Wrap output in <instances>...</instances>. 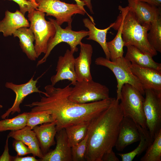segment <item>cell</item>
Wrapping results in <instances>:
<instances>
[{
	"label": "cell",
	"mask_w": 161,
	"mask_h": 161,
	"mask_svg": "<svg viewBox=\"0 0 161 161\" xmlns=\"http://www.w3.org/2000/svg\"><path fill=\"white\" fill-rule=\"evenodd\" d=\"M148 32V43L157 52H161V17L151 23Z\"/></svg>",
	"instance_id": "cell-29"
},
{
	"label": "cell",
	"mask_w": 161,
	"mask_h": 161,
	"mask_svg": "<svg viewBox=\"0 0 161 161\" xmlns=\"http://www.w3.org/2000/svg\"><path fill=\"white\" fill-rule=\"evenodd\" d=\"M83 21L84 26L89 30V36L86 39L93 40L98 43L102 48L106 58L110 60V54L107 46L106 36L108 31L112 27L114 23H112L105 29H100L96 27L95 23L88 18H84Z\"/></svg>",
	"instance_id": "cell-24"
},
{
	"label": "cell",
	"mask_w": 161,
	"mask_h": 161,
	"mask_svg": "<svg viewBox=\"0 0 161 161\" xmlns=\"http://www.w3.org/2000/svg\"><path fill=\"white\" fill-rule=\"evenodd\" d=\"M144 99L142 94L131 85L125 83L123 86L120 104L124 116L130 118L136 124L147 129L143 110Z\"/></svg>",
	"instance_id": "cell-5"
},
{
	"label": "cell",
	"mask_w": 161,
	"mask_h": 161,
	"mask_svg": "<svg viewBox=\"0 0 161 161\" xmlns=\"http://www.w3.org/2000/svg\"><path fill=\"white\" fill-rule=\"evenodd\" d=\"M9 138V137H7L4 151L1 155L0 156V161H12V156L10 155L9 152L8 145Z\"/></svg>",
	"instance_id": "cell-34"
},
{
	"label": "cell",
	"mask_w": 161,
	"mask_h": 161,
	"mask_svg": "<svg viewBox=\"0 0 161 161\" xmlns=\"http://www.w3.org/2000/svg\"><path fill=\"white\" fill-rule=\"evenodd\" d=\"M56 145L53 150L49 151L41 161H72L71 147L69 144L65 129L57 131Z\"/></svg>",
	"instance_id": "cell-15"
},
{
	"label": "cell",
	"mask_w": 161,
	"mask_h": 161,
	"mask_svg": "<svg viewBox=\"0 0 161 161\" xmlns=\"http://www.w3.org/2000/svg\"><path fill=\"white\" fill-rule=\"evenodd\" d=\"M45 15L44 13L34 9L27 16L30 22L29 27L34 35L35 49L38 58L42 53H46L48 42L55 33L54 25L45 19Z\"/></svg>",
	"instance_id": "cell-6"
},
{
	"label": "cell",
	"mask_w": 161,
	"mask_h": 161,
	"mask_svg": "<svg viewBox=\"0 0 161 161\" xmlns=\"http://www.w3.org/2000/svg\"><path fill=\"white\" fill-rule=\"evenodd\" d=\"M113 150L105 153L103 155L101 161H119Z\"/></svg>",
	"instance_id": "cell-35"
},
{
	"label": "cell",
	"mask_w": 161,
	"mask_h": 161,
	"mask_svg": "<svg viewBox=\"0 0 161 161\" xmlns=\"http://www.w3.org/2000/svg\"><path fill=\"white\" fill-rule=\"evenodd\" d=\"M54 121L55 120L52 114L48 111L27 112V126L32 129L36 126Z\"/></svg>",
	"instance_id": "cell-30"
},
{
	"label": "cell",
	"mask_w": 161,
	"mask_h": 161,
	"mask_svg": "<svg viewBox=\"0 0 161 161\" xmlns=\"http://www.w3.org/2000/svg\"><path fill=\"white\" fill-rule=\"evenodd\" d=\"M137 125L140 135V143L136 148L130 152L117 154L121 157L122 161H132L136 156H138L146 150L153 141L147 129Z\"/></svg>",
	"instance_id": "cell-25"
},
{
	"label": "cell",
	"mask_w": 161,
	"mask_h": 161,
	"mask_svg": "<svg viewBox=\"0 0 161 161\" xmlns=\"http://www.w3.org/2000/svg\"><path fill=\"white\" fill-rule=\"evenodd\" d=\"M27 112H24L10 119L0 120V132L17 131L27 126Z\"/></svg>",
	"instance_id": "cell-27"
},
{
	"label": "cell",
	"mask_w": 161,
	"mask_h": 161,
	"mask_svg": "<svg viewBox=\"0 0 161 161\" xmlns=\"http://www.w3.org/2000/svg\"><path fill=\"white\" fill-rule=\"evenodd\" d=\"M13 147L17 154V156H22L31 154L28 147L21 141L15 140L13 143Z\"/></svg>",
	"instance_id": "cell-32"
},
{
	"label": "cell",
	"mask_w": 161,
	"mask_h": 161,
	"mask_svg": "<svg viewBox=\"0 0 161 161\" xmlns=\"http://www.w3.org/2000/svg\"><path fill=\"white\" fill-rule=\"evenodd\" d=\"M95 64L106 67L113 72L117 80L116 99L120 100L122 87L125 83L129 84L138 89L143 95L145 91L142 84L133 73L130 68L131 62L125 59L123 56L114 61H112L102 57L96 59Z\"/></svg>",
	"instance_id": "cell-4"
},
{
	"label": "cell",
	"mask_w": 161,
	"mask_h": 161,
	"mask_svg": "<svg viewBox=\"0 0 161 161\" xmlns=\"http://www.w3.org/2000/svg\"><path fill=\"white\" fill-rule=\"evenodd\" d=\"M12 161H38L39 160L37 159L34 156L23 157L17 156L13 157Z\"/></svg>",
	"instance_id": "cell-36"
},
{
	"label": "cell",
	"mask_w": 161,
	"mask_h": 161,
	"mask_svg": "<svg viewBox=\"0 0 161 161\" xmlns=\"http://www.w3.org/2000/svg\"><path fill=\"white\" fill-rule=\"evenodd\" d=\"M88 135L87 134L81 141L71 147L72 161L86 160Z\"/></svg>",
	"instance_id": "cell-31"
},
{
	"label": "cell",
	"mask_w": 161,
	"mask_h": 161,
	"mask_svg": "<svg viewBox=\"0 0 161 161\" xmlns=\"http://www.w3.org/2000/svg\"><path fill=\"white\" fill-rule=\"evenodd\" d=\"M32 129L35 133L41 150L44 155L55 145V137L57 132L55 121L44 123L35 126Z\"/></svg>",
	"instance_id": "cell-18"
},
{
	"label": "cell",
	"mask_w": 161,
	"mask_h": 161,
	"mask_svg": "<svg viewBox=\"0 0 161 161\" xmlns=\"http://www.w3.org/2000/svg\"><path fill=\"white\" fill-rule=\"evenodd\" d=\"M72 87L69 99L79 104L104 100L109 97V89L106 86L94 81H77Z\"/></svg>",
	"instance_id": "cell-8"
},
{
	"label": "cell",
	"mask_w": 161,
	"mask_h": 161,
	"mask_svg": "<svg viewBox=\"0 0 161 161\" xmlns=\"http://www.w3.org/2000/svg\"><path fill=\"white\" fill-rule=\"evenodd\" d=\"M13 1L17 3L20 8V11L24 15L27 12H31L35 9V7L29 0H4Z\"/></svg>",
	"instance_id": "cell-33"
},
{
	"label": "cell",
	"mask_w": 161,
	"mask_h": 161,
	"mask_svg": "<svg viewBox=\"0 0 161 161\" xmlns=\"http://www.w3.org/2000/svg\"><path fill=\"white\" fill-rule=\"evenodd\" d=\"M123 21L122 37L124 46H135L143 53L152 57L157 52L151 46L147 39L151 24L142 25L137 21L134 14L128 6H118Z\"/></svg>",
	"instance_id": "cell-3"
},
{
	"label": "cell",
	"mask_w": 161,
	"mask_h": 161,
	"mask_svg": "<svg viewBox=\"0 0 161 161\" xmlns=\"http://www.w3.org/2000/svg\"><path fill=\"white\" fill-rule=\"evenodd\" d=\"M31 3L35 7V10H37L38 4L36 2V0H29Z\"/></svg>",
	"instance_id": "cell-39"
},
{
	"label": "cell",
	"mask_w": 161,
	"mask_h": 161,
	"mask_svg": "<svg viewBox=\"0 0 161 161\" xmlns=\"http://www.w3.org/2000/svg\"><path fill=\"white\" fill-rule=\"evenodd\" d=\"M3 107V106L0 104V108H2Z\"/></svg>",
	"instance_id": "cell-40"
},
{
	"label": "cell",
	"mask_w": 161,
	"mask_h": 161,
	"mask_svg": "<svg viewBox=\"0 0 161 161\" xmlns=\"http://www.w3.org/2000/svg\"><path fill=\"white\" fill-rule=\"evenodd\" d=\"M146 150L141 161H161V129L155 134L152 143Z\"/></svg>",
	"instance_id": "cell-28"
},
{
	"label": "cell",
	"mask_w": 161,
	"mask_h": 161,
	"mask_svg": "<svg viewBox=\"0 0 161 161\" xmlns=\"http://www.w3.org/2000/svg\"><path fill=\"white\" fill-rule=\"evenodd\" d=\"M147 3L152 5L161 7V0H136Z\"/></svg>",
	"instance_id": "cell-37"
},
{
	"label": "cell",
	"mask_w": 161,
	"mask_h": 161,
	"mask_svg": "<svg viewBox=\"0 0 161 161\" xmlns=\"http://www.w3.org/2000/svg\"><path fill=\"white\" fill-rule=\"evenodd\" d=\"M112 28L117 31V33L112 41L107 42V46L110 54V59L114 61L123 57V47L124 44L122 37L123 21L120 14Z\"/></svg>",
	"instance_id": "cell-23"
},
{
	"label": "cell",
	"mask_w": 161,
	"mask_h": 161,
	"mask_svg": "<svg viewBox=\"0 0 161 161\" xmlns=\"http://www.w3.org/2000/svg\"><path fill=\"white\" fill-rule=\"evenodd\" d=\"M79 56L75 58V69L77 81H89L92 80L90 67L93 49L89 44L81 42Z\"/></svg>",
	"instance_id": "cell-16"
},
{
	"label": "cell",
	"mask_w": 161,
	"mask_h": 161,
	"mask_svg": "<svg viewBox=\"0 0 161 161\" xmlns=\"http://www.w3.org/2000/svg\"><path fill=\"white\" fill-rule=\"evenodd\" d=\"M81 1L88 7L91 13L93 14L94 13L91 3V0H81Z\"/></svg>",
	"instance_id": "cell-38"
},
{
	"label": "cell",
	"mask_w": 161,
	"mask_h": 161,
	"mask_svg": "<svg viewBox=\"0 0 161 161\" xmlns=\"http://www.w3.org/2000/svg\"><path fill=\"white\" fill-rule=\"evenodd\" d=\"M7 137L21 141L28 147L33 156L40 159L43 157L44 155L40 148L35 133L30 126H26L20 130L11 131Z\"/></svg>",
	"instance_id": "cell-20"
},
{
	"label": "cell",
	"mask_w": 161,
	"mask_h": 161,
	"mask_svg": "<svg viewBox=\"0 0 161 161\" xmlns=\"http://www.w3.org/2000/svg\"><path fill=\"white\" fill-rule=\"evenodd\" d=\"M34 76L27 82L22 84H16L10 82L6 83L5 87L14 92L16 94V97L12 106L1 116V119H3L8 117L10 114L13 115L16 112L20 113L21 112L20 105L24 99L29 95L34 93H38L47 96L46 92L39 90L36 86L38 79L41 76L35 80L33 79Z\"/></svg>",
	"instance_id": "cell-11"
},
{
	"label": "cell",
	"mask_w": 161,
	"mask_h": 161,
	"mask_svg": "<svg viewBox=\"0 0 161 161\" xmlns=\"http://www.w3.org/2000/svg\"><path fill=\"white\" fill-rule=\"evenodd\" d=\"M30 26L28 21L19 10H17L14 13L7 10L4 17L0 21V32L4 37H7L12 35L21 27Z\"/></svg>",
	"instance_id": "cell-19"
},
{
	"label": "cell",
	"mask_w": 161,
	"mask_h": 161,
	"mask_svg": "<svg viewBox=\"0 0 161 161\" xmlns=\"http://www.w3.org/2000/svg\"><path fill=\"white\" fill-rule=\"evenodd\" d=\"M126 47L127 51L124 57L126 60L140 66L161 71V64L155 62L153 57L143 53L134 46L129 45Z\"/></svg>",
	"instance_id": "cell-22"
},
{
	"label": "cell",
	"mask_w": 161,
	"mask_h": 161,
	"mask_svg": "<svg viewBox=\"0 0 161 161\" xmlns=\"http://www.w3.org/2000/svg\"><path fill=\"white\" fill-rule=\"evenodd\" d=\"M130 68L145 90L161 91V71L131 63Z\"/></svg>",
	"instance_id": "cell-13"
},
{
	"label": "cell",
	"mask_w": 161,
	"mask_h": 161,
	"mask_svg": "<svg viewBox=\"0 0 161 161\" xmlns=\"http://www.w3.org/2000/svg\"><path fill=\"white\" fill-rule=\"evenodd\" d=\"M123 117L119 100L115 98L106 109L90 121L86 161H101L103 154L112 149Z\"/></svg>",
	"instance_id": "cell-2"
},
{
	"label": "cell",
	"mask_w": 161,
	"mask_h": 161,
	"mask_svg": "<svg viewBox=\"0 0 161 161\" xmlns=\"http://www.w3.org/2000/svg\"><path fill=\"white\" fill-rule=\"evenodd\" d=\"M37 10L46 13L47 16L56 18L58 24L61 25L64 22L71 24L72 16L79 14L84 15L86 13L83 3L69 4L60 0H36Z\"/></svg>",
	"instance_id": "cell-7"
},
{
	"label": "cell",
	"mask_w": 161,
	"mask_h": 161,
	"mask_svg": "<svg viewBox=\"0 0 161 161\" xmlns=\"http://www.w3.org/2000/svg\"><path fill=\"white\" fill-rule=\"evenodd\" d=\"M49 19L55 27V33L54 36L48 41L47 52L43 58L38 61L37 66L45 63L53 48L61 43H67L69 46L71 51L74 53L77 52V46L80 45L82 39L89 34L88 31L72 30L71 24H68L65 29H63L58 24L55 20L51 18Z\"/></svg>",
	"instance_id": "cell-9"
},
{
	"label": "cell",
	"mask_w": 161,
	"mask_h": 161,
	"mask_svg": "<svg viewBox=\"0 0 161 161\" xmlns=\"http://www.w3.org/2000/svg\"><path fill=\"white\" fill-rule=\"evenodd\" d=\"M72 87L70 85L63 88L51 84L44 87L47 95L41 97L39 101L25 106L32 107L31 111H48L56 123L57 131L80 122L90 121L106 109L115 98L83 104L70 100L69 95Z\"/></svg>",
	"instance_id": "cell-1"
},
{
	"label": "cell",
	"mask_w": 161,
	"mask_h": 161,
	"mask_svg": "<svg viewBox=\"0 0 161 161\" xmlns=\"http://www.w3.org/2000/svg\"><path fill=\"white\" fill-rule=\"evenodd\" d=\"M128 6L141 24H151L161 17V7L136 0H127Z\"/></svg>",
	"instance_id": "cell-17"
},
{
	"label": "cell",
	"mask_w": 161,
	"mask_h": 161,
	"mask_svg": "<svg viewBox=\"0 0 161 161\" xmlns=\"http://www.w3.org/2000/svg\"><path fill=\"white\" fill-rule=\"evenodd\" d=\"M140 135L137 125L131 119L123 117L120 123L115 146L118 151H122L127 146L139 141Z\"/></svg>",
	"instance_id": "cell-14"
},
{
	"label": "cell",
	"mask_w": 161,
	"mask_h": 161,
	"mask_svg": "<svg viewBox=\"0 0 161 161\" xmlns=\"http://www.w3.org/2000/svg\"><path fill=\"white\" fill-rule=\"evenodd\" d=\"M144 91L145 97L143 110L147 127L154 139L155 134L161 129V91L151 89Z\"/></svg>",
	"instance_id": "cell-10"
},
{
	"label": "cell",
	"mask_w": 161,
	"mask_h": 161,
	"mask_svg": "<svg viewBox=\"0 0 161 161\" xmlns=\"http://www.w3.org/2000/svg\"><path fill=\"white\" fill-rule=\"evenodd\" d=\"M90 121L80 122L64 128L69 144L71 147L85 138L87 133Z\"/></svg>",
	"instance_id": "cell-26"
},
{
	"label": "cell",
	"mask_w": 161,
	"mask_h": 161,
	"mask_svg": "<svg viewBox=\"0 0 161 161\" xmlns=\"http://www.w3.org/2000/svg\"><path fill=\"white\" fill-rule=\"evenodd\" d=\"M22 27L13 34L14 37L19 39V45L23 52L31 61H35L38 58L35 50L33 42L35 40L33 33L30 27Z\"/></svg>",
	"instance_id": "cell-21"
},
{
	"label": "cell",
	"mask_w": 161,
	"mask_h": 161,
	"mask_svg": "<svg viewBox=\"0 0 161 161\" xmlns=\"http://www.w3.org/2000/svg\"><path fill=\"white\" fill-rule=\"evenodd\" d=\"M74 52L67 49L63 56L58 57L56 68V74L50 78L51 85L55 86L60 81L67 80L73 86L77 80L75 69V58Z\"/></svg>",
	"instance_id": "cell-12"
}]
</instances>
